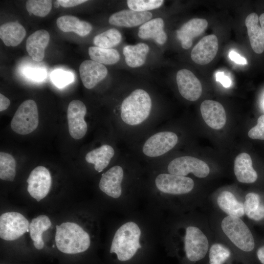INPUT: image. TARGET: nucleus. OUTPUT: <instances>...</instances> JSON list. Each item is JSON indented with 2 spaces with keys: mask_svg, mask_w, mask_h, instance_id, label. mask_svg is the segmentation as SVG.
<instances>
[{
  "mask_svg": "<svg viewBox=\"0 0 264 264\" xmlns=\"http://www.w3.org/2000/svg\"><path fill=\"white\" fill-rule=\"evenodd\" d=\"M55 242L60 251L74 254L86 251L90 244L88 234L80 225L70 222L56 226Z\"/></svg>",
  "mask_w": 264,
  "mask_h": 264,
  "instance_id": "f257e3e1",
  "label": "nucleus"
},
{
  "mask_svg": "<svg viewBox=\"0 0 264 264\" xmlns=\"http://www.w3.org/2000/svg\"><path fill=\"white\" fill-rule=\"evenodd\" d=\"M152 106V100L149 93L143 89H136L122 101L121 118L128 125H138L148 118Z\"/></svg>",
  "mask_w": 264,
  "mask_h": 264,
  "instance_id": "f03ea898",
  "label": "nucleus"
},
{
  "mask_svg": "<svg viewBox=\"0 0 264 264\" xmlns=\"http://www.w3.org/2000/svg\"><path fill=\"white\" fill-rule=\"evenodd\" d=\"M141 233L140 229L135 222L129 221L124 223L114 234L110 253H115L120 261L129 260L141 247L140 243Z\"/></svg>",
  "mask_w": 264,
  "mask_h": 264,
  "instance_id": "7ed1b4c3",
  "label": "nucleus"
},
{
  "mask_svg": "<svg viewBox=\"0 0 264 264\" xmlns=\"http://www.w3.org/2000/svg\"><path fill=\"white\" fill-rule=\"evenodd\" d=\"M221 227L231 242L240 249L252 251L255 246L253 236L245 223L239 218L227 216L222 220Z\"/></svg>",
  "mask_w": 264,
  "mask_h": 264,
  "instance_id": "20e7f679",
  "label": "nucleus"
},
{
  "mask_svg": "<svg viewBox=\"0 0 264 264\" xmlns=\"http://www.w3.org/2000/svg\"><path fill=\"white\" fill-rule=\"evenodd\" d=\"M38 124L37 104L33 100L28 99L19 106L13 117L10 126L15 132L25 135L33 132Z\"/></svg>",
  "mask_w": 264,
  "mask_h": 264,
  "instance_id": "39448f33",
  "label": "nucleus"
},
{
  "mask_svg": "<svg viewBox=\"0 0 264 264\" xmlns=\"http://www.w3.org/2000/svg\"><path fill=\"white\" fill-rule=\"evenodd\" d=\"M209 248L207 237L196 226L186 228L184 237V250L187 258L191 262H197L206 256Z\"/></svg>",
  "mask_w": 264,
  "mask_h": 264,
  "instance_id": "423d86ee",
  "label": "nucleus"
},
{
  "mask_svg": "<svg viewBox=\"0 0 264 264\" xmlns=\"http://www.w3.org/2000/svg\"><path fill=\"white\" fill-rule=\"evenodd\" d=\"M29 223L21 213L6 212L0 217V237L6 241H14L29 231Z\"/></svg>",
  "mask_w": 264,
  "mask_h": 264,
  "instance_id": "0eeeda50",
  "label": "nucleus"
},
{
  "mask_svg": "<svg viewBox=\"0 0 264 264\" xmlns=\"http://www.w3.org/2000/svg\"><path fill=\"white\" fill-rule=\"evenodd\" d=\"M169 174L186 176L192 173L199 178L206 177L210 173V168L204 161L191 156H183L176 158L168 164Z\"/></svg>",
  "mask_w": 264,
  "mask_h": 264,
  "instance_id": "6e6552de",
  "label": "nucleus"
},
{
  "mask_svg": "<svg viewBox=\"0 0 264 264\" xmlns=\"http://www.w3.org/2000/svg\"><path fill=\"white\" fill-rule=\"evenodd\" d=\"M157 189L162 193L182 195L190 192L193 189L194 180L188 177L171 174H160L155 179Z\"/></svg>",
  "mask_w": 264,
  "mask_h": 264,
  "instance_id": "1a4fd4ad",
  "label": "nucleus"
},
{
  "mask_svg": "<svg viewBox=\"0 0 264 264\" xmlns=\"http://www.w3.org/2000/svg\"><path fill=\"white\" fill-rule=\"evenodd\" d=\"M177 141L178 137L173 132H158L146 140L143 146L142 152L150 157L160 156L175 147Z\"/></svg>",
  "mask_w": 264,
  "mask_h": 264,
  "instance_id": "9d476101",
  "label": "nucleus"
},
{
  "mask_svg": "<svg viewBox=\"0 0 264 264\" xmlns=\"http://www.w3.org/2000/svg\"><path fill=\"white\" fill-rule=\"evenodd\" d=\"M26 181L28 192L32 198L39 201L48 194L52 178L48 170L45 167L39 166L31 171Z\"/></svg>",
  "mask_w": 264,
  "mask_h": 264,
  "instance_id": "9b49d317",
  "label": "nucleus"
},
{
  "mask_svg": "<svg viewBox=\"0 0 264 264\" xmlns=\"http://www.w3.org/2000/svg\"><path fill=\"white\" fill-rule=\"evenodd\" d=\"M86 113L87 108L82 101L73 100L69 103L67 112L68 131L74 139H80L87 133L88 125L84 119Z\"/></svg>",
  "mask_w": 264,
  "mask_h": 264,
  "instance_id": "f8f14e48",
  "label": "nucleus"
},
{
  "mask_svg": "<svg viewBox=\"0 0 264 264\" xmlns=\"http://www.w3.org/2000/svg\"><path fill=\"white\" fill-rule=\"evenodd\" d=\"M176 80L179 92L185 99L195 101L200 97L202 86L192 71L187 69L179 70L177 72Z\"/></svg>",
  "mask_w": 264,
  "mask_h": 264,
  "instance_id": "ddd939ff",
  "label": "nucleus"
},
{
  "mask_svg": "<svg viewBox=\"0 0 264 264\" xmlns=\"http://www.w3.org/2000/svg\"><path fill=\"white\" fill-rule=\"evenodd\" d=\"M218 40L214 34L203 37L193 48L191 57L196 64H209L215 57L218 50Z\"/></svg>",
  "mask_w": 264,
  "mask_h": 264,
  "instance_id": "4468645a",
  "label": "nucleus"
},
{
  "mask_svg": "<svg viewBox=\"0 0 264 264\" xmlns=\"http://www.w3.org/2000/svg\"><path fill=\"white\" fill-rule=\"evenodd\" d=\"M202 117L206 124L212 129L220 130L226 124V115L222 105L212 100L203 101L200 107Z\"/></svg>",
  "mask_w": 264,
  "mask_h": 264,
  "instance_id": "2eb2a0df",
  "label": "nucleus"
},
{
  "mask_svg": "<svg viewBox=\"0 0 264 264\" xmlns=\"http://www.w3.org/2000/svg\"><path fill=\"white\" fill-rule=\"evenodd\" d=\"M123 176L124 171L121 166L112 167L102 175L99 184L100 189L111 198H119L122 194Z\"/></svg>",
  "mask_w": 264,
  "mask_h": 264,
  "instance_id": "dca6fc26",
  "label": "nucleus"
},
{
  "mask_svg": "<svg viewBox=\"0 0 264 264\" xmlns=\"http://www.w3.org/2000/svg\"><path fill=\"white\" fill-rule=\"evenodd\" d=\"M108 72L104 65L92 60L83 61L79 67L81 79L84 87L88 89L93 88L106 77Z\"/></svg>",
  "mask_w": 264,
  "mask_h": 264,
  "instance_id": "f3484780",
  "label": "nucleus"
},
{
  "mask_svg": "<svg viewBox=\"0 0 264 264\" xmlns=\"http://www.w3.org/2000/svg\"><path fill=\"white\" fill-rule=\"evenodd\" d=\"M207 26V20L201 18L192 19L183 24L176 30V37L181 41L182 47L185 49L191 47L193 39L201 35Z\"/></svg>",
  "mask_w": 264,
  "mask_h": 264,
  "instance_id": "a211bd4d",
  "label": "nucleus"
},
{
  "mask_svg": "<svg viewBox=\"0 0 264 264\" xmlns=\"http://www.w3.org/2000/svg\"><path fill=\"white\" fill-rule=\"evenodd\" d=\"M152 17V13L148 11L123 10L111 15L109 22L110 24L117 26L132 27L144 24Z\"/></svg>",
  "mask_w": 264,
  "mask_h": 264,
  "instance_id": "6ab92c4d",
  "label": "nucleus"
},
{
  "mask_svg": "<svg viewBox=\"0 0 264 264\" xmlns=\"http://www.w3.org/2000/svg\"><path fill=\"white\" fill-rule=\"evenodd\" d=\"M50 39L49 33L45 30L40 29L31 34L26 41V49L34 61H42L45 55V49Z\"/></svg>",
  "mask_w": 264,
  "mask_h": 264,
  "instance_id": "aec40b11",
  "label": "nucleus"
},
{
  "mask_svg": "<svg viewBox=\"0 0 264 264\" xmlns=\"http://www.w3.org/2000/svg\"><path fill=\"white\" fill-rule=\"evenodd\" d=\"M234 171L237 179L242 183H252L258 177L257 173L252 167V159L246 153H241L236 156Z\"/></svg>",
  "mask_w": 264,
  "mask_h": 264,
  "instance_id": "412c9836",
  "label": "nucleus"
},
{
  "mask_svg": "<svg viewBox=\"0 0 264 264\" xmlns=\"http://www.w3.org/2000/svg\"><path fill=\"white\" fill-rule=\"evenodd\" d=\"M164 22L162 19L157 18L142 24L139 28L138 35L142 39H154L157 44L162 45L167 39L164 31Z\"/></svg>",
  "mask_w": 264,
  "mask_h": 264,
  "instance_id": "4be33fe9",
  "label": "nucleus"
},
{
  "mask_svg": "<svg viewBox=\"0 0 264 264\" xmlns=\"http://www.w3.org/2000/svg\"><path fill=\"white\" fill-rule=\"evenodd\" d=\"M114 154L112 146L104 144L88 152L85 159L88 163L93 164L95 170L100 173L108 166Z\"/></svg>",
  "mask_w": 264,
  "mask_h": 264,
  "instance_id": "5701e85b",
  "label": "nucleus"
},
{
  "mask_svg": "<svg viewBox=\"0 0 264 264\" xmlns=\"http://www.w3.org/2000/svg\"><path fill=\"white\" fill-rule=\"evenodd\" d=\"M25 35V28L18 22H7L0 26V38L6 46H17Z\"/></svg>",
  "mask_w": 264,
  "mask_h": 264,
  "instance_id": "b1692460",
  "label": "nucleus"
},
{
  "mask_svg": "<svg viewBox=\"0 0 264 264\" xmlns=\"http://www.w3.org/2000/svg\"><path fill=\"white\" fill-rule=\"evenodd\" d=\"M259 21L258 15L252 13L246 18L245 23L252 49L255 53L261 54L264 50V44L262 28L258 24Z\"/></svg>",
  "mask_w": 264,
  "mask_h": 264,
  "instance_id": "393cba45",
  "label": "nucleus"
},
{
  "mask_svg": "<svg viewBox=\"0 0 264 264\" xmlns=\"http://www.w3.org/2000/svg\"><path fill=\"white\" fill-rule=\"evenodd\" d=\"M56 24L61 31L64 32H73L82 37L88 35L92 29L89 23L72 15L60 17L57 19Z\"/></svg>",
  "mask_w": 264,
  "mask_h": 264,
  "instance_id": "a878e982",
  "label": "nucleus"
},
{
  "mask_svg": "<svg viewBox=\"0 0 264 264\" xmlns=\"http://www.w3.org/2000/svg\"><path fill=\"white\" fill-rule=\"evenodd\" d=\"M149 51V46L143 43L133 45H126L123 49L125 62L131 67H137L143 65Z\"/></svg>",
  "mask_w": 264,
  "mask_h": 264,
  "instance_id": "bb28decb",
  "label": "nucleus"
},
{
  "mask_svg": "<svg viewBox=\"0 0 264 264\" xmlns=\"http://www.w3.org/2000/svg\"><path fill=\"white\" fill-rule=\"evenodd\" d=\"M217 201L221 210L229 216L240 218L245 214L243 204L239 201L235 196L229 191L221 192L218 196Z\"/></svg>",
  "mask_w": 264,
  "mask_h": 264,
  "instance_id": "cd10ccee",
  "label": "nucleus"
},
{
  "mask_svg": "<svg viewBox=\"0 0 264 264\" xmlns=\"http://www.w3.org/2000/svg\"><path fill=\"white\" fill-rule=\"evenodd\" d=\"M51 225V222L49 218L44 215H40L32 219L29 223L30 236L36 249L41 250L44 247V242L42 239V234Z\"/></svg>",
  "mask_w": 264,
  "mask_h": 264,
  "instance_id": "c85d7f7f",
  "label": "nucleus"
},
{
  "mask_svg": "<svg viewBox=\"0 0 264 264\" xmlns=\"http://www.w3.org/2000/svg\"><path fill=\"white\" fill-rule=\"evenodd\" d=\"M88 52L91 60L103 65H113L120 59L118 51L114 49L90 46Z\"/></svg>",
  "mask_w": 264,
  "mask_h": 264,
  "instance_id": "c756f323",
  "label": "nucleus"
},
{
  "mask_svg": "<svg viewBox=\"0 0 264 264\" xmlns=\"http://www.w3.org/2000/svg\"><path fill=\"white\" fill-rule=\"evenodd\" d=\"M243 205L244 213L250 219L258 221L264 218V205L261 204L257 194L248 193Z\"/></svg>",
  "mask_w": 264,
  "mask_h": 264,
  "instance_id": "7c9ffc66",
  "label": "nucleus"
},
{
  "mask_svg": "<svg viewBox=\"0 0 264 264\" xmlns=\"http://www.w3.org/2000/svg\"><path fill=\"white\" fill-rule=\"evenodd\" d=\"M121 40V33L115 28H111L96 35L93 39V43L99 47L110 48L118 45Z\"/></svg>",
  "mask_w": 264,
  "mask_h": 264,
  "instance_id": "2f4dec72",
  "label": "nucleus"
},
{
  "mask_svg": "<svg viewBox=\"0 0 264 264\" xmlns=\"http://www.w3.org/2000/svg\"><path fill=\"white\" fill-rule=\"evenodd\" d=\"M16 163L12 155L0 153V178L6 181H13L16 176Z\"/></svg>",
  "mask_w": 264,
  "mask_h": 264,
  "instance_id": "473e14b6",
  "label": "nucleus"
},
{
  "mask_svg": "<svg viewBox=\"0 0 264 264\" xmlns=\"http://www.w3.org/2000/svg\"><path fill=\"white\" fill-rule=\"evenodd\" d=\"M26 8L29 13L40 17L46 16L52 8L50 0H28L25 3Z\"/></svg>",
  "mask_w": 264,
  "mask_h": 264,
  "instance_id": "72a5a7b5",
  "label": "nucleus"
},
{
  "mask_svg": "<svg viewBox=\"0 0 264 264\" xmlns=\"http://www.w3.org/2000/svg\"><path fill=\"white\" fill-rule=\"evenodd\" d=\"M230 255V251L225 246L220 243H215L209 250V264H223Z\"/></svg>",
  "mask_w": 264,
  "mask_h": 264,
  "instance_id": "f704fd0d",
  "label": "nucleus"
},
{
  "mask_svg": "<svg viewBox=\"0 0 264 264\" xmlns=\"http://www.w3.org/2000/svg\"><path fill=\"white\" fill-rule=\"evenodd\" d=\"M162 0H128L127 5L132 10L138 12H147L160 7L163 4Z\"/></svg>",
  "mask_w": 264,
  "mask_h": 264,
  "instance_id": "c9c22d12",
  "label": "nucleus"
},
{
  "mask_svg": "<svg viewBox=\"0 0 264 264\" xmlns=\"http://www.w3.org/2000/svg\"><path fill=\"white\" fill-rule=\"evenodd\" d=\"M51 77L54 84L59 88L71 83L74 79L72 73L62 69H56L53 71Z\"/></svg>",
  "mask_w": 264,
  "mask_h": 264,
  "instance_id": "e433bc0d",
  "label": "nucleus"
},
{
  "mask_svg": "<svg viewBox=\"0 0 264 264\" xmlns=\"http://www.w3.org/2000/svg\"><path fill=\"white\" fill-rule=\"evenodd\" d=\"M248 135L253 139L264 140V114L259 117L257 125L249 130Z\"/></svg>",
  "mask_w": 264,
  "mask_h": 264,
  "instance_id": "4c0bfd02",
  "label": "nucleus"
},
{
  "mask_svg": "<svg viewBox=\"0 0 264 264\" xmlns=\"http://www.w3.org/2000/svg\"><path fill=\"white\" fill-rule=\"evenodd\" d=\"M25 75L28 78L35 81H41L47 76V72L44 68L37 67H28L24 71Z\"/></svg>",
  "mask_w": 264,
  "mask_h": 264,
  "instance_id": "58836bf2",
  "label": "nucleus"
},
{
  "mask_svg": "<svg viewBox=\"0 0 264 264\" xmlns=\"http://www.w3.org/2000/svg\"><path fill=\"white\" fill-rule=\"evenodd\" d=\"M216 79L220 82L224 88H229L231 85V81L229 77L224 75L223 72H218L216 74Z\"/></svg>",
  "mask_w": 264,
  "mask_h": 264,
  "instance_id": "ea45409f",
  "label": "nucleus"
},
{
  "mask_svg": "<svg viewBox=\"0 0 264 264\" xmlns=\"http://www.w3.org/2000/svg\"><path fill=\"white\" fill-rule=\"evenodd\" d=\"M58 3L64 7H71L84 3L87 0H58Z\"/></svg>",
  "mask_w": 264,
  "mask_h": 264,
  "instance_id": "a19ab883",
  "label": "nucleus"
},
{
  "mask_svg": "<svg viewBox=\"0 0 264 264\" xmlns=\"http://www.w3.org/2000/svg\"><path fill=\"white\" fill-rule=\"evenodd\" d=\"M229 57L232 61L236 64L240 65H246L247 64L245 58L233 50L230 52Z\"/></svg>",
  "mask_w": 264,
  "mask_h": 264,
  "instance_id": "79ce46f5",
  "label": "nucleus"
},
{
  "mask_svg": "<svg viewBox=\"0 0 264 264\" xmlns=\"http://www.w3.org/2000/svg\"><path fill=\"white\" fill-rule=\"evenodd\" d=\"M10 104V100L2 94H0V111L6 110Z\"/></svg>",
  "mask_w": 264,
  "mask_h": 264,
  "instance_id": "37998d69",
  "label": "nucleus"
},
{
  "mask_svg": "<svg viewBox=\"0 0 264 264\" xmlns=\"http://www.w3.org/2000/svg\"><path fill=\"white\" fill-rule=\"evenodd\" d=\"M257 255L260 262L264 264V246L259 248L257 252Z\"/></svg>",
  "mask_w": 264,
  "mask_h": 264,
  "instance_id": "c03bdc74",
  "label": "nucleus"
},
{
  "mask_svg": "<svg viewBox=\"0 0 264 264\" xmlns=\"http://www.w3.org/2000/svg\"><path fill=\"white\" fill-rule=\"evenodd\" d=\"M259 21L263 33V41L264 44V13L262 14L259 17Z\"/></svg>",
  "mask_w": 264,
  "mask_h": 264,
  "instance_id": "a18cd8bd",
  "label": "nucleus"
}]
</instances>
